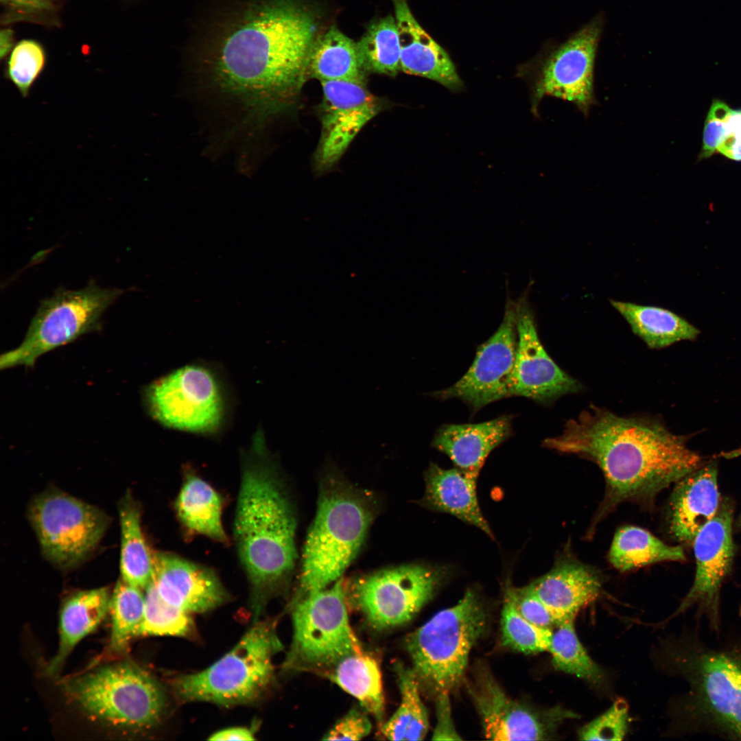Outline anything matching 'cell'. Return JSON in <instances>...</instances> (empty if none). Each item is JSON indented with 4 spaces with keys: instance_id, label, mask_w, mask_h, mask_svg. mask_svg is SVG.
Here are the masks:
<instances>
[{
    "instance_id": "28",
    "label": "cell",
    "mask_w": 741,
    "mask_h": 741,
    "mask_svg": "<svg viewBox=\"0 0 741 741\" xmlns=\"http://www.w3.org/2000/svg\"><path fill=\"white\" fill-rule=\"evenodd\" d=\"M322 675L355 698L361 706L381 722L384 696L377 660L363 649L350 653L326 670Z\"/></svg>"
},
{
    "instance_id": "1",
    "label": "cell",
    "mask_w": 741,
    "mask_h": 741,
    "mask_svg": "<svg viewBox=\"0 0 741 741\" xmlns=\"http://www.w3.org/2000/svg\"><path fill=\"white\" fill-rule=\"evenodd\" d=\"M318 15L303 0H270L226 36L212 63L211 89L258 128L298 94L309 72Z\"/></svg>"
},
{
    "instance_id": "7",
    "label": "cell",
    "mask_w": 741,
    "mask_h": 741,
    "mask_svg": "<svg viewBox=\"0 0 741 741\" xmlns=\"http://www.w3.org/2000/svg\"><path fill=\"white\" fill-rule=\"evenodd\" d=\"M69 697L94 720L139 733L154 728L167 706L159 682L139 666L123 662L99 668L64 683Z\"/></svg>"
},
{
    "instance_id": "45",
    "label": "cell",
    "mask_w": 741,
    "mask_h": 741,
    "mask_svg": "<svg viewBox=\"0 0 741 741\" xmlns=\"http://www.w3.org/2000/svg\"><path fill=\"white\" fill-rule=\"evenodd\" d=\"M717 152L729 159L741 161V131L726 134Z\"/></svg>"
},
{
    "instance_id": "33",
    "label": "cell",
    "mask_w": 741,
    "mask_h": 741,
    "mask_svg": "<svg viewBox=\"0 0 741 741\" xmlns=\"http://www.w3.org/2000/svg\"><path fill=\"white\" fill-rule=\"evenodd\" d=\"M401 694L399 707L381 727L382 736L390 740H422L429 730L427 709L421 700L419 681L414 670L401 663L395 664Z\"/></svg>"
},
{
    "instance_id": "49",
    "label": "cell",
    "mask_w": 741,
    "mask_h": 741,
    "mask_svg": "<svg viewBox=\"0 0 741 741\" xmlns=\"http://www.w3.org/2000/svg\"><path fill=\"white\" fill-rule=\"evenodd\" d=\"M740 521L741 522V519H740Z\"/></svg>"
},
{
    "instance_id": "31",
    "label": "cell",
    "mask_w": 741,
    "mask_h": 741,
    "mask_svg": "<svg viewBox=\"0 0 741 741\" xmlns=\"http://www.w3.org/2000/svg\"><path fill=\"white\" fill-rule=\"evenodd\" d=\"M356 43L335 25L318 37L313 46L309 72L320 82L345 80L364 83Z\"/></svg>"
},
{
    "instance_id": "29",
    "label": "cell",
    "mask_w": 741,
    "mask_h": 741,
    "mask_svg": "<svg viewBox=\"0 0 741 741\" xmlns=\"http://www.w3.org/2000/svg\"><path fill=\"white\" fill-rule=\"evenodd\" d=\"M609 301L632 331L650 349H659L681 340H694L699 333L697 328L670 310L612 299Z\"/></svg>"
},
{
    "instance_id": "39",
    "label": "cell",
    "mask_w": 741,
    "mask_h": 741,
    "mask_svg": "<svg viewBox=\"0 0 741 741\" xmlns=\"http://www.w3.org/2000/svg\"><path fill=\"white\" fill-rule=\"evenodd\" d=\"M45 64L43 48L33 40H23L13 49L8 62L7 77L21 96H28Z\"/></svg>"
},
{
    "instance_id": "22",
    "label": "cell",
    "mask_w": 741,
    "mask_h": 741,
    "mask_svg": "<svg viewBox=\"0 0 741 741\" xmlns=\"http://www.w3.org/2000/svg\"><path fill=\"white\" fill-rule=\"evenodd\" d=\"M401 46V71L434 80L452 91L463 83L447 51L421 26L408 0H391Z\"/></svg>"
},
{
    "instance_id": "3",
    "label": "cell",
    "mask_w": 741,
    "mask_h": 741,
    "mask_svg": "<svg viewBox=\"0 0 741 741\" xmlns=\"http://www.w3.org/2000/svg\"><path fill=\"white\" fill-rule=\"evenodd\" d=\"M234 538L250 589L255 620L296 560V521L262 432L243 456Z\"/></svg>"
},
{
    "instance_id": "18",
    "label": "cell",
    "mask_w": 741,
    "mask_h": 741,
    "mask_svg": "<svg viewBox=\"0 0 741 741\" xmlns=\"http://www.w3.org/2000/svg\"><path fill=\"white\" fill-rule=\"evenodd\" d=\"M517 344L509 383V397L521 396L541 403L581 390V384L548 354L539 338L526 302L516 305Z\"/></svg>"
},
{
    "instance_id": "38",
    "label": "cell",
    "mask_w": 741,
    "mask_h": 741,
    "mask_svg": "<svg viewBox=\"0 0 741 741\" xmlns=\"http://www.w3.org/2000/svg\"><path fill=\"white\" fill-rule=\"evenodd\" d=\"M501 629L503 644L525 654L548 651L553 631L526 620L507 594L502 611Z\"/></svg>"
},
{
    "instance_id": "25",
    "label": "cell",
    "mask_w": 741,
    "mask_h": 741,
    "mask_svg": "<svg viewBox=\"0 0 741 741\" xmlns=\"http://www.w3.org/2000/svg\"><path fill=\"white\" fill-rule=\"evenodd\" d=\"M477 479L457 467L445 469L431 463L425 473L423 504L430 509L449 513L493 538L478 504Z\"/></svg>"
},
{
    "instance_id": "21",
    "label": "cell",
    "mask_w": 741,
    "mask_h": 741,
    "mask_svg": "<svg viewBox=\"0 0 741 741\" xmlns=\"http://www.w3.org/2000/svg\"><path fill=\"white\" fill-rule=\"evenodd\" d=\"M717 478V463L711 462L676 482L667 518L669 532L677 541L692 544L716 514L721 502Z\"/></svg>"
},
{
    "instance_id": "42",
    "label": "cell",
    "mask_w": 741,
    "mask_h": 741,
    "mask_svg": "<svg viewBox=\"0 0 741 741\" xmlns=\"http://www.w3.org/2000/svg\"><path fill=\"white\" fill-rule=\"evenodd\" d=\"M731 110L724 102L713 100L704 124L703 147L698 159L709 158L717 152L723 139L725 121Z\"/></svg>"
},
{
    "instance_id": "35",
    "label": "cell",
    "mask_w": 741,
    "mask_h": 741,
    "mask_svg": "<svg viewBox=\"0 0 741 741\" xmlns=\"http://www.w3.org/2000/svg\"><path fill=\"white\" fill-rule=\"evenodd\" d=\"M548 651L556 670L576 676L598 689L605 687L607 676L580 643L574 620L565 621L556 626Z\"/></svg>"
},
{
    "instance_id": "10",
    "label": "cell",
    "mask_w": 741,
    "mask_h": 741,
    "mask_svg": "<svg viewBox=\"0 0 741 741\" xmlns=\"http://www.w3.org/2000/svg\"><path fill=\"white\" fill-rule=\"evenodd\" d=\"M122 293L93 281L80 290H56L40 302L21 344L1 355V369L32 366L47 352L98 330L102 314Z\"/></svg>"
},
{
    "instance_id": "43",
    "label": "cell",
    "mask_w": 741,
    "mask_h": 741,
    "mask_svg": "<svg viewBox=\"0 0 741 741\" xmlns=\"http://www.w3.org/2000/svg\"><path fill=\"white\" fill-rule=\"evenodd\" d=\"M372 725L366 714L352 709L323 736V740H360L367 736Z\"/></svg>"
},
{
    "instance_id": "15",
    "label": "cell",
    "mask_w": 741,
    "mask_h": 741,
    "mask_svg": "<svg viewBox=\"0 0 741 741\" xmlns=\"http://www.w3.org/2000/svg\"><path fill=\"white\" fill-rule=\"evenodd\" d=\"M733 508L729 499L720 502L715 516L698 533L693 543L696 573L692 587L669 621L691 608L716 633L720 628V590L729 575L735 554L732 536Z\"/></svg>"
},
{
    "instance_id": "5",
    "label": "cell",
    "mask_w": 741,
    "mask_h": 741,
    "mask_svg": "<svg viewBox=\"0 0 741 741\" xmlns=\"http://www.w3.org/2000/svg\"><path fill=\"white\" fill-rule=\"evenodd\" d=\"M374 512L367 495L340 479L325 481L304 546L301 597L341 578L363 543Z\"/></svg>"
},
{
    "instance_id": "47",
    "label": "cell",
    "mask_w": 741,
    "mask_h": 741,
    "mask_svg": "<svg viewBox=\"0 0 741 741\" xmlns=\"http://www.w3.org/2000/svg\"><path fill=\"white\" fill-rule=\"evenodd\" d=\"M5 3L27 10H42L49 7L50 0H3Z\"/></svg>"
},
{
    "instance_id": "34",
    "label": "cell",
    "mask_w": 741,
    "mask_h": 741,
    "mask_svg": "<svg viewBox=\"0 0 741 741\" xmlns=\"http://www.w3.org/2000/svg\"><path fill=\"white\" fill-rule=\"evenodd\" d=\"M356 46L364 71L395 75L401 71V46L391 14L371 23Z\"/></svg>"
},
{
    "instance_id": "16",
    "label": "cell",
    "mask_w": 741,
    "mask_h": 741,
    "mask_svg": "<svg viewBox=\"0 0 741 741\" xmlns=\"http://www.w3.org/2000/svg\"><path fill=\"white\" fill-rule=\"evenodd\" d=\"M469 693L484 736L491 740H547L564 721L579 718L577 713L561 706L537 710L517 703L484 670L476 675Z\"/></svg>"
},
{
    "instance_id": "2",
    "label": "cell",
    "mask_w": 741,
    "mask_h": 741,
    "mask_svg": "<svg viewBox=\"0 0 741 741\" xmlns=\"http://www.w3.org/2000/svg\"><path fill=\"white\" fill-rule=\"evenodd\" d=\"M543 445L588 459L603 473L605 495L589 533L619 504L652 499L703 464L685 437L672 433L658 418L619 416L593 405Z\"/></svg>"
},
{
    "instance_id": "23",
    "label": "cell",
    "mask_w": 741,
    "mask_h": 741,
    "mask_svg": "<svg viewBox=\"0 0 741 741\" xmlns=\"http://www.w3.org/2000/svg\"><path fill=\"white\" fill-rule=\"evenodd\" d=\"M528 586L549 609L558 625L575 620L578 612L599 596L602 581L591 567L571 556H564L548 573Z\"/></svg>"
},
{
    "instance_id": "36",
    "label": "cell",
    "mask_w": 741,
    "mask_h": 741,
    "mask_svg": "<svg viewBox=\"0 0 741 741\" xmlns=\"http://www.w3.org/2000/svg\"><path fill=\"white\" fill-rule=\"evenodd\" d=\"M145 611L143 589L120 578L110 597L112 625L109 650L121 652L130 642L139 637Z\"/></svg>"
},
{
    "instance_id": "11",
    "label": "cell",
    "mask_w": 741,
    "mask_h": 741,
    "mask_svg": "<svg viewBox=\"0 0 741 741\" xmlns=\"http://www.w3.org/2000/svg\"><path fill=\"white\" fill-rule=\"evenodd\" d=\"M604 23V14H598L537 61L530 80L534 115L545 96L572 104L585 117L598 104L595 67Z\"/></svg>"
},
{
    "instance_id": "26",
    "label": "cell",
    "mask_w": 741,
    "mask_h": 741,
    "mask_svg": "<svg viewBox=\"0 0 741 741\" xmlns=\"http://www.w3.org/2000/svg\"><path fill=\"white\" fill-rule=\"evenodd\" d=\"M111 595L106 587L80 591L62 605L59 643L56 655L47 668L49 674L59 671L75 646L93 632L109 612Z\"/></svg>"
},
{
    "instance_id": "46",
    "label": "cell",
    "mask_w": 741,
    "mask_h": 741,
    "mask_svg": "<svg viewBox=\"0 0 741 741\" xmlns=\"http://www.w3.org/2000/svg\"><path fill=\"white\" fill-rule=\"evenodd\" d=\"M255 731L246 727H233L217 731L213 733L209 740H252Z\"/></svg>"
},
{
    "instance_id": "41",
    "label": "cell",
    "mask_w": 741,
    "mask_h": 741,
    "mask_svg": "<svg viewBox=\"0 0 741 741\" xmlns=\"http://www.w3.org/2000/svg\"><path fill=\"white\" fill-rule=\"evenodd\" d=\"M506 594L511 598L516 609L526 620L533 624L552 629L558 624L551 611L539 598L526 586L523 588H509Z\"/></svg>"
},
{
    "instance_id": "27",
    "label": "cell",
    "mask_w": 741,
    "mask_h": 741,
    "mask_svg": "<svg viewBox=\"0 0 741 741\" xmlns=\"http://www.w3.org/2000/svg\"><path fill=\"white\" fill-rule=\"evenodd\" d=\"M174 506L177 518L189 535H202L219 543H228L222 521L221 495L191 470L185 471Z\"/></svg>"
},
{
    "instance_id": "4",
    "label": "cell",
    "mask_w": 741,
    "mask_h": 741,
    "mask_svg": "<svg viewBox=\"0 0 741 741\" xmlns=\"http://www.w3.org/2000/svg\"><path fill=\"white\" fill-rule=\"evenodd\" d=\"M658 662L687 687L674 706L678 731L741 740V647L713 646L687 631L662 643Z\"/></svg>"
},
{
    "instance_id": "14",
    "label": "cell",
    "mask_w": 741,
    "mask_h": 741,
    "mask_svg": "<svg viewBox=\"0 0 741 741\" xmlns=\"http://www.w3.org/2000/svg\"><path fill=\"white\" fill-rule=\"evenodd\" d=\"M440 578L427 566H399L355 580L347 598L371 627L388 629L412 620L433 597Z\"/></svg>"
},
{
    "instance_id": "44",
    "label": "cell",
    "mask_w": 741,
    "mask_h": 741,
    "mask_svg": "<svg viewBox=\"0 0 741 741\" xmlns=\"http://www.w3.org/2000/svg\"><path fill=\"white\" fill-rule=\"evenodd\" d=\"M436 703L437 722L432 740H460L451 720L449 692L437 694Z\"/></svg>"
},
{
    "instance_id": "20",
    "label": "cell",
    "mask_w": 741,
    "mask_h": 741,
    "mask_svg": "<svg viewBox=\"0 0 741 741\" xmlns=\"http://www.w3.org/2000/svg\"><path fill=\"white\" fill-rule=\"evenodd\" d=\"M152 583L166 603L188 613L216 609L230 598L211 569L167 552L153 554Z\"/></svg>"
},
{
    "instance_id": "40",
    "label": "cell",
    "mask_w": 741,
    "mask_h": 741,
    "mask_svg": "<svg viewBox=\"0 0 741 741\" xmlns=\"http://www.w3.org/2000/svg\"><path fill=\"white\" fill-rule=\"evenodd\" d=\"M628 705L617 698L604 713L582 727L578 732L580 740H622L628 727Z\"/></svg>"
},
{
    "instance_id": "19",
    "label": "cell",
    "mask_w": 741,
    "mask_h": 741,
    "mask_svg": "<svg viewBox=\"0 0 741 741\" xmlns=\"http://www.w3.org/2000/svg\"><path fill=\"white\" fill-rule=\"evenodd\" d=\"M322 132L317 154L318 165L336 163L360 130L379 110V104L362 82H320Z\"/></svg>"
},
{
    "instance_id": "13",
    "label": "cell",
    "mask_w": 741,
    "mask_h": 741,
    "mask_svg": "<svg viewBox=\"0 0 741 741\" xmlns=\"http://www.w3.org/2000/svg\"><path fill=\"white\" fill-rule=\"evenodd\" d=\"M150 415L165 427L198 434L216 432L224 402L214 373L197 364L183 366L154 381L144 390Z\"/></svg>"
},
{
    "instance_id": "32",
    "label": "cell",
    "mask_w": 741,
    "mask_h": 741,
    "mask_svg": "<svg viewBox=\"0 0 741 741\" xmlns=\"http://www.w3.org/2000/svg\"><path fill=\"white\" fill-rule=\"evenodd\" d=\"M685 559L681 546L668 545L650 532L633 526L616 531L609 552L611 564L622 572L659 562Z\"/></svg>"
},
{
    "instance_id": "12",
    "label": "cell",
    "mask_w": 741,
    "mask_h": 741,
    "mask_svg": "<svg viewBox=\"0 0 741 741\" xmlns=\"http://www.w3.org/2000/svg\"><path fill=\"white\" fill-rule=\"evenodd\" d=\"M28 516L45 557L63 569L91 553L109 522L102 510L58 490L37 495Z\"/></svg>"
},
{
    "instance_id": "8",
    "label": "cell",
    "mask_w": 741,
    "mask_h": 741,
    "mask_svg": "<svg viewBox=\"0 0 741 741\" xmlns=\"http://www.w3.org/2000/svg\"><path fill=\"white\" fill-rule=\"evenodd\" d=\"M486 613L467 590L454 606L443 609L408 635L405 648L420 683L436 694L460 682L474 644L486 626Z\"/></svg>"
},
{
    "instance_id": "17",
    "label": "cell",
    "mask_w": 741,
    "mask_h": 741,
    "mask_svg": "<svg viewBox=\"0 0 741 741\" xmlns=\"http://www.w3.org/2000/svg\"><path fill=\"white\" fill-rule=\"evenodd\" d=\"M517 344L516 305L508 303L497 330L477 349L467 373L450 387L436 391L440 399L457 398L473 412L509 397V383Z\"/></svg>"
},
{
    "instance_id": "48",
    "label": "cell",
    "mask_w": 741,
    "mask_h": 741,
    "mask_svg": "<svg viewBox=\"0 0 741 741\" xmlns=\"http://www.w3.org/2000/svg\"><path fill=\"white\" fill-rule=\"evenodd\" d=\"M12 33L10 30H4L1 32V57L3 58L10 49L12 43Z\"/></svg>"
},
{
    "instance_id": "30",
    "label": "cell",
    "mask_w": 741,
    "mask_h": 741,
    "mask_svg": "<svg viewBox=\"0 0 741 741\" xmlns=\"http://www.w3.org/2000/svg\"><path fill=\"white\" fill-rule=\"evenodd\" d=\"M121 525V578L143 590L153 580V554L141 526V513L136 501L126 493L119 504Z\"/></svg>"
},
{
    "instance_id": "24",
    "label": "cell",
    "mask_w": 741,
    "mask_h": 741,
    "mask_svg": "<svg viewBox=\"0 0 741 741\" xmlns=\"http://www.w3.org/2000/svg\"><path fill=\"white\" fill-rule=\"evenodd\" d=\"M511 420L510 416L503 415L478 423L443 425L432 445L457 468L478 478L490 453L510 436Z\"/></svg>"
},
{
    "instance_id": "9",
    "label": "cell",
    "mask_w": 741,
    "mask_h": 741,
    "mask_svg": "<svg viewBox=\"0 0 741 741\" xmlns=\"http://www.w3.org/2000/svg\"><path fill=\"white\" fill-rule=\"evenodd\" d=\"M345 589L340 578L308 593L294 605L293 635L283 669L322 674L343 657L362 650L351 626Z\"/></svg>"
},
{
    "instance_id": "37",
    "label": "cell",
    "mask_w": 741,
    "mask_h": 741,
    "mask_svg": "<svg viewBox=\"0 0 741 741\" xmlns=\"http://www.w3.org/2000/svg\"><path fill=\"white\" fill-rule=\"evenodd\" d=\"M192 628L190 614L164 602L152 582L145 590L144 617L139 637H185Z\"/></svg>"
},
{
    "instance_id": "6",
    "label": "cell",
    "mask_w": 741,
    "mask_h": 741,
    "mask_svg": "<svg viewBox=\"0 0 741 741\" xmlns=\"http://www.w3.org/2000/svg\"><path fill=\"white\" fill-rule=\"evenodd\" d=\"M273 622L255 621L237 644L207 668L172 683L183 702L232 707L258 701L274 677V657L283 650Z\"/></svg>"
}]
</instances>
